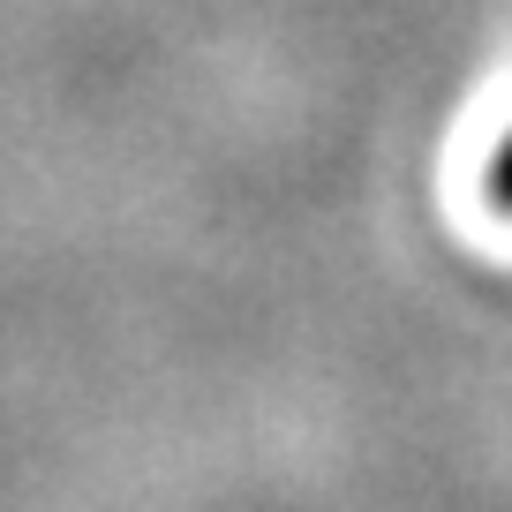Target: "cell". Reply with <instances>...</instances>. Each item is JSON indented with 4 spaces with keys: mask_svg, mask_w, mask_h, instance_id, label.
I'll use <instances>...</instances> for the list:
<instances>
[{
    "mask_svg": "<svg viewBox=\"0 0 512 512\" xmlns=\"http://www.w3.org/2000/svg\"><path fill=\"white\" fill-rule=\"evenodd\" d=\"M490 196H497V204L512 211V136H505V151L490 159Z\"/></svg>",
    "mask_w": 512,
    "mask_h": 512,
    "instance_id": "obj_1",
    "label": "cell"
}]
</instances>
